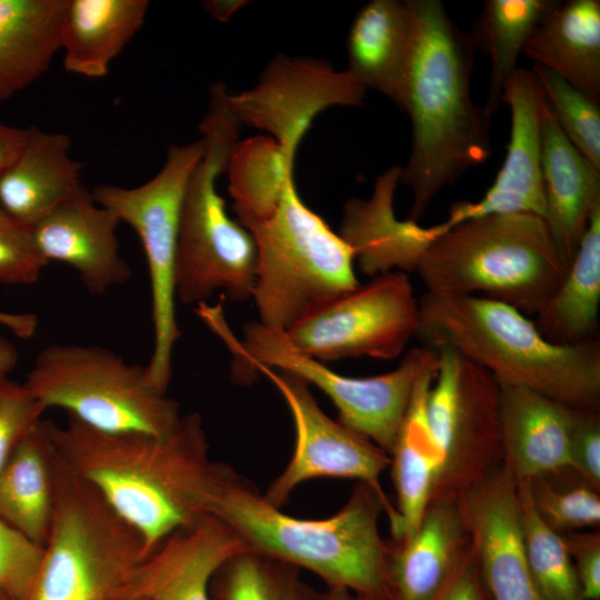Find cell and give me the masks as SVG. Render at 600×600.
Masks as SVG:
<instances>
[{
	"label": "cell",
	"instance_id": "obj_1",
	"mask_svg": "<svg viewBox=\"0 0 600 600\" xmlns=\"http://www.w3.org/2000/svg\"><path fill=\"white\" fill-rule=\"evenodd\" d=\"M48 428L60 459L139 533L147 554L203 517L214 461L199 414L181 417L164 436L98 431L71 417Z\"/></svg>",
	"mask_w": 600,
	"mask_h": 600
},
{
	"label": "cell",
	"instance_id": "obj_2",
	"mask_svg": "<svg viewBox=\"0 0 600 600\" xmlns=\"http://www.w3.org/2000/svg\"><path fill=\"white\" fill-rule=\"evenodd\" d=\"M414 40L401 110L412 127L409 159L400 183L413 194L407 219L419 222L432 200L491 156L490 122L471 98L474 42L448 16L440 0H408Z\"/></svg>",
	"mask_w": 600,
	"mask_h": 600
},
{
	"label": "cell",
	"instance_id": "obj_3",
	"mask_svg": "<svg viewBox=\"0 0 600 600\" xmlns=\"http://www.w3.org/2000/svg\"><path fill=\"white\" fill-rule=\"evenodd\" d=\"M202 513L226 524L249 551L312 571L327 587H342L370 600H391V542L378 529L380 498L358 481L332 517L299 519L269 503L230 466L214 461L203 492Z\"/></svg>",
	"mask_w": 600,
	"mask_h": 600
},
{
	"label": "cell",
	"instance_id": "obj_4",
	"mask_svg": "<svg viewBox=\"0 0 600 600\" xmlns=\"http://www.w3.org/2000/svg\"><path fill=\"white\" fill-rule=\"evenodd\" d=\"M424 346L456 351L500 386L528 389L580 410L600 408V343L546 339L517 308L481 296L419 299L417 330Z\"/></svg>",
	"mask_w": 600,
	"mask_h": 600
},
{
	"label": "cell",
	"instance_id": "obj_5",
	"mask_svg": "<svg viewBox=\"0 0 600 600\" xmlns=\"http://www.w3.org/2000/svg\"><path fill=\"white\" fill-rule=\"evenodd\" d=\"M568 267L541 217L506 213L449 229L428 248L416 272L426 292L481 296L534 314Z\"/></svg>",
	"mask_w": 600,
	"mask_h": 600
},
{
	"label": "cell",
	"instance_id": "obj_6",
	"mask_svg": "<svg viewBox=\"0 0 600 600\" xmlns=\"http://www.w3.org/2000/svg\"><path fill=\"white\" fill-rule=\"evenodd\" d=\"M227 87H210L200 123L204 153L193 170L182 203L176 261V296L183 304L207 303L216 292L229 301L251 299L257 248L251 233L232 220L217 190L241 124L227 101Z\"/></svg>",
	"mask_w": 600,
	"mask_h": 600
},
{
	"label": "cell",
	"instance_id": "obj_7",
	"mask_svg": "<svg viewBox=\"0 0 600 600\" xmlns=\"http://www.w3.org/2000/svg\"><path fill=\"white\" fill-rule=\"evenodd\" d=\"M200 319L234 356L233 373L238 381L252 380L258 367L293 374L330 398L338 409L340 423L369 439L389 456L417 383L426 373L437 371L439 364L436 349L413 347L389 372L348 377L298 350L282 330L254 321L243 327V338L237 341L220 307L206 308Z\"/></svg>",
	"mask_w": 600,
	"mask_h": 600
},
{
	"label": "cell",
	"instance_id": "obj_8",
	"mask_svg": "<svg viewBox=\"0 0 600 600\" xmlns=\"http://www.w3.org/2000/svg\"><path fill=\"white\" fill-rule=\"evenodd\" d=\"M241 224L257 248L251 299L260 323L286 331L359 284L352 250L303 202L294 180L269 214Z\"/></svg>",
	"mask_w": 600,
	"mask_h": 600
},
{
	"label": "cell",
	"instance_id": "obj_9",
	"mask_svg": "<svg viewBox=\"0 0 600 600\" xmlns=\"http://www.w3.org/2000/svg\"><path fill=\"white\" fill-rule=\"evenodd\" d=\"M146 556L139 533L57 453L53 519L29 600H119Z\"/></svg>",
	"mask_w": 600,
	"mask_h": 600
},
{
	"label": "cell",
	"instance_id": "obj_10",
	"mask_svg": "<svg viewBox=\"0 0 600 600\" xmlns=\"http://www.w3.org/2000/svg\"><path fill=\"white\" fill-rule=\"evenodd\" d=\"M23 384L46 409H62L98 431L164 436L182 417L177 401L149 382L144 367L96 344L47 346Z\"/></svg>",
	"mask_w": 600,
	"mask_h": 600
},
{
	"label": "cell",
	"instance_id": "obj_11",
	"mask_svg": "<svg viewBox=\"0 0 600 600\" xmlns=\"http://www.w3.org/2000/svg\"><path fill=\"white\" fill-rule=\"evenodd\" d=\"M204 153V141L170 146L162 168L133 188L99 184L93 200L129 224L144 252L151 292L153 348L147 363L149 382L167 392L181 330L176 311V261L180 217L190 177Z\"/></svg>",
	"mask_w": 600,
	"mask_h": 600
},
{
	"label": "cell",
	"instance_id": "obj_12",
	"mask_svg": "<svg viewBox=\"0 0 600 600\" xmlns=\"http://www.w3.org/2000/svg\"><path fill=\"white\" fill-rule=\"evenodd\" d=\"M436 350L439 364L427 401L438 453L431 499L456 498L502 463L501 387L456 351Z\"/></svg>",
	"mask_w": 600,
	"mask_h": 600
},
{
	"label": "cell",
	"instance_id": "obj_13",
	"mask_svg": "<svg viewBox=\"0 0 600 600\" xmlns=\"http://www.w3.org/2000/svg\"><path fill=\"white\" fill-rule=\"evenodd\" d=\"M419 299L408 274L389 272L331 299L294 322L286 336L322 362L344 358L393 359L416 337Z\"/></svg>",
	"mask_w": 600,
	"mask_h": 600
},
{
	"label": "cell",
	"instance_id": "obj_14",
	"mask_svg": "<svg viewBox=\"0 0 600 600\" xmlns=\"http://www.w3.org/2000/svg\"><path fill=\"white\" fill-rule=\"evenodd\" d=\"M283 397L294 422L296 446L284 471L263 496L281 508L294 488L313 478L357 479L368 484L381 500L393 541L402 536L401 518L380 483L381 473L390 466V456L369 439L329 418L319 407L309 384L302 379L258 367Z\"/></svg>",
	"mask_w": 600,
	"mask_h": 600
},
{
	"label": "cell",
	"instance_id": "obj_15",
	"mask_svg": "<svg viewBox=\"0 0 600 600\" xmlns=\"http://www.w3.org/2000/svg\"><path fill=\"white\" fill-rule=\"evenodd\" d=\"M367 89L347 70L311 57L276 56L257 83L227 94L241 126L264 130L287 152L296 154L313 119L331 107H359Z\"/></svg>",
	"mask_w": 600,
	"mask_h": 600
},
{
	"label": "cell",
	"instance_id": "obj_16",
	"mask_svg": "<svg viewBox=\"0 0 600 600\" xmlns=\"http://www.w3.org/2000/svg\"><path fill=\"white\" fill-rule=\"evenodd\" d=\"M456 498L491 600H542L526 558L517 480L501 464Z\"/></svg>",
	"mask_w": 600,
	"mask_h": 600
},
{
	"label": "cell",
	"instance_id": "obj_17",
	"mask_svg": "<svg viewBox=\"0 0 600 600\" xmlns=\"http://www.w3.org/2000/svg\"><path fill=\"white\" fill-rule=\"evenodd\" d=\"M542 91L532 71L518 68L504 84L501 102L510 108L507 153L493 183L477 201L454 203L444 221L449 229L490 214L531 213L544 218L541 173Z\"/></svg>",
	"mask_w": 600,
	"mask_h": 600
},
{
	"label": "cell",
	"instance_id": "obj_18",
	"mask_svg": "<svg viewBox=\"0 0 600 600\" xmlns=\"http://www.w3.org/2000/svg\"><path fill=\"white\" fill-rule=\"evenodd\" d=\"M117 217L82 192L54 209L31 228L36 244L49 263L71 267L93 294L127 283L132 270L121 256Z\"/></svg>",
	"mask_w": 600,
	"mask_h": 600
},
{
	"label": "cell",
	"instance_id": "obj_19",
	"mask_svg": "<svg viewBox=\"0 0 600 600\" xmlns=\"http://www.w3.org/2000/svg\"><path fill=\"white\" fill-rule=\"evenodd\" d=\"M249 551L222 522L203 516L169 534L132 572L122 597L147 600H211L210 583L232 556Z\"/></svg>",
	"mask_w": 600,
	"mask_h": 600
},
{
	"label": "cell",
	"instance_id": "obj_20",
	"mask_svg": "<svg viewBox=\"0 0 600 600\" xmlns=\"http://www.w3.org/2000/svg\"><path fill=\"white\" fill-rule=\"evenodd\" d=\"M401 170L390 167L377 178L369 198L353 197L343 206L338 234L367 276L416 272L428 248L449 230L444 222L422 227L397 218L393 199Z\"/></svg>",
	"mask_w": 600,
	"mask_h": 600
},
{
	"label": "cell",
	"instance_id": "obj_21",
	"mask_svg": "<svg viewBox=\"0 0 600 600\" xmlns=\"http://www.w3.org/2000/svg\"><path fill=\"white\" fill-rule=\"evenodd\" d=\"M500 387L502 467L517 481L569 469L580 409L528 389Z\"/></svg>",
	"mask_w": 600,
	"mask_h": 600
},
{
	"label": "cell",
	"instance_id": "obj_22",
	"mask_svg": "<svg viewBox=\"0 0 600 600\" xmlns=\"http://www.w3.org/2000/svg\"><path fill=\"white\" fill-rule=\"evenodd\" d=\"M470 549L457 498L431 499L413 534L403 542L391 541V600H433Z\"/></svg>",
	"mask_w": 600,
	"mask_h": 600
},
{
	"label": "cell",
	"instance_id": "obj_23",
	"mask_svg": "<svg viewBox=\"0 0 600 600\" xmlns=\"http://www.w3.org/2000/svg\"><path fill=\"white\" fill-rule=\"evenodd\" d=\"M541 173L543 220L561 256L570 263L590 216L600 203V170L563 134L544 96L541 102Z\"/></svg>",
	"mask_w": 600,
	"mask_h": 600
},
{
	"label": "cell",
	"instance_id": "obj_24",
	"mask_svg": "<svg viewBox=\"0 0 600 600\" xmlns=\"http://www.w3.org/2000/svg\"><path fill=\"white\" fill-rule=\"evenodd\" d=\"M70 147L66 133L27 128L22 150L0 178V207L32 228L82 192V163L71 158Z\"/></svg>",
	"mask_w": 600,
	"mask_h": 600
},
{
	"label": "cell",
	"instance_id": "obj_25",
	"mask_svg": "<svg viewBox=\"0 0 600 600\" xmlns=\"http://www.w3.org/2000/svg\"><path fill=\"white\" fill-rule=\"evenodd\" d=\"M414 40V17L406 1L371 0L356 14L347 37V71L401 108Z\"/></svg>",
	"mask_w": 600,
	"mask_h": 600
},
{
	"label": "cell",
	"instance_id": "obj_26",
	"mask_svg": "<svg viewBox=\"0 0 600 600\" xmlns=\"http://www.w3.org/2000/svg\"><path fill=\"white\" fill-rule=\"evenodd\" d=\"M148 0H68L60 50L68 72L102 78L140 30Z\"/></svg>",
	"mask_w": 600,
	"mask_h": 600
},
{
	"label": "cell",
	"instance_id": "obj_27",
	"mask_svg": "<svg viewBox=\"0 0 600 600\" xmlns=\"http://www.w3.org/2000/svg\"><path fill=\"white\" fill-rule=\"evenodd\" d=\"M522 53L574 87L599 94L600 1H560L536 27Z\"/></svg>",
	"mask_w": 600,
	"mask_h": 600
},
{
	"label": "cell",
	"instance_id": "obj_28",
	"mask_svg": "<svg viewBox=\"0 0 600 600\" xmlns=\"http://www.w3.org/2000/svg\"><path fill=\"white\" fill-rule=\"evenodd\" d=\"M68 0H0V101L38 80L60 50Z\"/></svg>",
	"mask_w": 600,
	"mask_h": 600
},
{
	"label": "cell",
	"instance_id": "obj_29",
	"mask_svg": "<svg viewBox=\"0 0 600 600\" xmlns=\"http://www.w3.org/2000/svg\"><path fill=\"white\" fill-rule=\"evenodd\" d=\"M56 460L48 420H42L0 470V517L42 547L53 519Z\"/></svg>",
	"mask_w": 600,
	"mask_h": 600
},
{
	"label": "cell",
	"instance_id": "obj_30",
	"mask_svg": "<svg viewBox=\"0 0 600 600\" xmlns=\"http://www.w3.org/2000/svg\"><path fill=\"white\" fill-rule=\"evenodd\" d=\"M600 303V203L556 291L536 311L533 323L551 342L573 344L596 339Z\"/></svg>",
	"mask_w": 600,
	"mask_h": 600
},
{
	"label": "cell",
	"instance_id": "obj_31",
	"mask_svg": "<svg viewBox=\"0 0 600 600\" xmlns=\"http://www.w3.org/2000/svg\"><path fill=\"white\" fill-rule=\"evenodd\" d=\"M436 372L426 373L417 383L390 454L398 500L396 508L402 524L399 542L413 534L432 494L438 453L427 401Z\"/></svg>",
	"mask_w": 600,
	"mask_h": 600
},
{
	"label": "cell",
	"instance_id": "obj_32",
	"mask_svg": "<svg viewBox=\"0 0 600 600\" xmlns=\"http://www.w3.org/2000/svg\"><path fill=\"white\" fill-rule=\"evenodd\" d=\"M558 0H486L471 36L476 49L491 61L489 89L484 106L492 117L501 103L502 91L511 74L519 68V56L540 21Z\"/></svg>",
	"mask_w": 600,
	"mask_h": 600
},
{
	"label": "cell",
	"instance_id": "obj_33",
	"mask_svg": "<svg viewBox=\"0 0 600 600\" xmlns=\"http://www.w3.org/2000/svg\"><path fill=\"white\" fill-rule=\"evenodd\" d=\"M294 157L270 136H254L237 143L226 173L240 223L261 219L273 210L287 184L294 180Z\"/></svg>",
	"mask_w": 600,
	"mask_h": 600
},
{
	"label": "cell",
	"instance_id": "obj_34",
	"mask_svg": "<svg viewBox=\"0 0 600 600\" xmlns=\"http://www.w3.org/2000/svg\"><path fill=\"white\" fill-rule=\"evenodd\" d=\"M211 600H324L326 591L308 584L286 561L239 552L224 561L210 583Z\"/></svg>",
	"mask_w": 600,
	"mask_h": 600
},
{
	"label": "cell",
	"instance_id": "obj_35",
	"mask_svg": "<svg viewBox=\"0 0 600 600\" xmlns=\"http://www.w3.org/2000/svg\"><path fill=\"white\" fill-rule=\"evenodd\" d=\"M528 567L542 600H584L563 534L539 516L527 481H517Z\"/></svg>",
	"mask_w": 600,
	"mask_h": 600
},
{
	"label": "cell",
	"instance_id": "obj_36",
	"mask_svg": "<svg viewBox=\"0 0 600 600\" xmlns=\"http://www.w3.org/2000/svg\"><path fill=\"white\" fill-rule=\"evenodd\" d=\"M532 72L563 134L600 170L599 94L574 87L546 67L534 64Z\"/></svg>",
	"mask_w": 600,
	"mask_h": 600
},
{
	"label": "cell",
	"instance_id": "obj_37",
	"mask_svg": "<svg viewBox=\"0 0 600 600\" xmlns=\"http://www.w3.org/2000/svg\"><path fill=\"white\" fill-rule=\"evenodd\" d=\"M526 481V480H524ZM563 486L554 484L547 476L528 480L531 499L541 519L564 534L577 529L598 527L600 522L599 491L577 476Z\"/></svg>",
	"mask_w": 600,
	"mask_h": 600
},
{
	"label": "cell",
	"instance_id": "obj_38",
	"mask_svg": "<svg viewBox=\"0 0 600 600\" xmlns=\"http://www.w3.org/2000/svg\"><path fill=\"white\" fill-rule=\"evenodd\" d=\"M44 558V547L0 517V591L9 600H29Z\"/></svg>",
	"mask_w": 600,
	"mask_h": 600
},
{
	"label": "cell",
	"instance_id": "obj_39",
	"mask_svg": "<svg viewBox=\"0 0 600 600\" xmlns=\"http://www.w3.org/2000/svg\"><path fill=\"white\" fill-rule=\"evenodd\" d=\"M48 262L41 256L31 228L0 207V283H36Z\"/></svg>",
	"mask_w": 600,
	"mask_h": 600
},
{
	"label": "cell",
	"instance_id": "obj_40",
	"mask_svg": "<svg viewBox=\"0 0 600 600\" xmlns=\"http://www.w3.org/2000/svg\"><path fill=\"white\" fill-rule=\"evenodd\" d=\"M47 409L23 383L0 381V470L18 446L43 420Z\"/></svg>",
	"mask_w": 600,
	"mask_h": 600
},
{
	"label": "cell",
	"instance_id": "obj_41",
	"mask_svg": "<svg viewBox=\"0 0 600 600\" xmlns=\"http://www.w3.org/2000/svg\"><path fill=\"white\" fill-rule=\"evenodd\" d=\"M569 470L582 482L600 489V416L599 411L580 410L570 444Z\"/></svg>",
	"mask_w": 600,
	"mask_h": 600
},
{
	"label": "cell",
	"instance_id": "obj_42",
	"mask_svg": "<svg viewBox=\"0 0 600 600\" xmlns=\"http://www.w3.org/2000/svg\"><path fill=\"white\" fill-rule=\"evenodd\" d=\"M584 600L600 599V533L563 534Z\"/></svg>",
	"mask_w": 600,
	"mask_h": 600
},
{
	"label": "cell",
	"instance_id": "obj_43",
	"mask_svg": "<svg viewBox=\"0 0 600 600\" xmlns=\"http://www.w3.org/2000/svg\"><path fill=\"white\" fill-rule=\"evenodd\" d=\"M433 600H491L471 549Z\"/></svg>",
	"mask_w": 600,
	"mask_h": 600
},
{
	"label": "cell",
	"instance_id": "obj_44",
	"mask_svg": "<svg viewBox=\"0 0 600 600\" xmlns=\"http://www.w3.org/2000/svg\"><path fill=\"white\" fill-rule=\"evenodd\" d=\"M27 139V129L0 122V178L13 163Z\"/></svg>",
	"mask_w": 600,
	"mask_h": 600
},
{
	"label": "cell",
	"instance_id": "obj_45",
	"mask_svg": "<svg viewBox=\"0 0 600 600\" xmlns=\"http://www.w3.org/2000/svg\"><path fill=\"white\" fill-rule=\"evenodd\" d=\"M0 324L9 329L16 337L29 339L38 328V317L30 312H7L0 310Z\"/></svg>",
	"mask_w": 600,
	"mask_h": 600
},
{
	"label": "cell",
	"instance_id": "obj_46",
	"mask_svg": "<svg viewBox=\"0 0 600 600\" xmlns=\"http://www.w3.org/2000/svg\"><path fill=\"white\" fill-rule=\"evenodd\" d=\"M19 359L18 349L6 337L0 334V381L7 379L16 368Z\"/></svg>",
	"mask_w": 600,
	"mask_h": 600
},
{
	"label": "cell",
	"instance_id": "obj_47",
	"mask_svg": "<svg viewBox=\"0 0 600 600\" xmlns=\"http://www.w3.org/2000/svg\"><path fill=\"white\" fill-rule=\"evenodd\" d=\"M207 11L220 21H227L246 1H206Z\"/></svg>",
	"mask_w": 600,
	"mask_h": 600
},
{
	"label": "cell",
	"instance_id": "obj_48",
	"mask_svg": "<svg viewBox=\"0 0 600 600\" xmlns=\"http://www.w3.org/2000/svg\"><path fill=\"white\" fill-rule=\"evenodd\" d=\"M324 600H370L342 587H327Z\"/></svg>",
	"mask_w": 600,
	"mask_h": 600
},
{
	"label": "cell",
	"instance_id": "obj_49",
	"mask_svg": "<svg viewBox=\"0 0 600 600\" xmlns=\"http://www.w3.org/2000/svg\"><path fill=\"white\" fill-rule=\"evenodd\" d=\"M119 600H147V599L136 598V597H122Z\"/></svg>",
	"mask_w": 600,
	"mask_h": 600
},
{
	"label": "cell",
	"instance_id": "obj_50",
	"mask_svg": "<svg viewBox=\"0 0 600 600\" xmlns=\"http://www.w3.org/2000/svg\"><path fill=\"white\" fill-rule=\"evenodd\" d=\"M0 600H9L2 591H0Z\"/></svg>",
	"mask_w": 600,
	"mask_h": 600
}]
</instances>
